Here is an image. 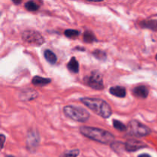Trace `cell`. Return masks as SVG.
I'll return each mask as SVG.
<instances>
[{
  "label": "cell",
  "instance_id": "cell-2",
  "mask_svg": "<svg viewBox=\"0 0 157 157\" xmlns=\"http://www.w3.org/2000/svg\"><path fill=\"white\" fill-rule=\"evenodd\" d=\"M81 102L94 113L104 119H107L112 115V109L108 103L101 98H82Z\"/></svg>",
  "mask_w": 157,
  "mask_h": 157
},
{
  "label": "cell",
  "instance_id": "cell-17",
  "mask_svg": "<svg viewBox=\"0 0 157 157\" xmlns=\"http://www.w3.org/2000/svg\"><path fill=\"white\" fill-rule=\"evenodd\" d=\"M92 55L95 58H97L98 60H100V61H104L107 59V54L104 51L101 50V49H96V50L92 52Z\"/></svg>",
  "mask_w": 157,
  "mask_h": 157
},
{
  "label": "cell",
  "instance_id": "cell-12",
  "mask_svg": "<svg viewBox=\"0 0 157 157\" xmlns=\"http://www.w3.org/2000/svg\"><path fill=\"white\" fill-rule=\"evenodd\" d=\"M140 26L143 29H150L152 31H157V19L143 20L140 22Z\"/></svg>",
  "mask_w": 157,
  "mask_h": 157
},
{
  "label": "cell",
  "instance_id": "cell-27",
  "mask_svg": "<svg viewBox=\"0 0 157 157\" xmlns=\"http://www.w3.org/2000/svg\"><path fill=\"white\" fill-rule=\"evenodd\" d=\"M156 59L157 60V54H156Z\"/></svg>",
  "mask_w": 157,
  "mask_h": 157
},
{
  "label": "cell",
  "instance_id": "cell-18",
  "mask_svg": "<svg viewBox=\"0 0 157 157\" xmlns=\"http://www.w3.org/2000/svg\"><path fill=\"white\" fill-rule=\"evenodd\" d=\"M25 8L29 12H36L39 9L40 6L34 1H28L25 3Z\"/></svg>",
  "mask_w": 157,
  "mask_h": 157
},
{
  "label": "cell",
  "instance_id": "cell-22",
  "mask_svg": "<svg viewBox=\"0 0 157 157\" xmlns=\"http://www.w3.org/2000/svg\"><path fill=\"white\" fill-rule=\"evenodd\" d=\"M0 138H1V141H2V146H1V148L2 150L4 148V144H5V141H6V136H4V134H1L0 135Z\"/></svg>",
  "mask_w": 157,
  "mask_h": 157
},
{
  "label": "cell",
  "instance_id": "cell-20",
  "mask_svg": "<svg viewBox=\"0 0 157 157\" xmlns=\"http://www.w3.org/2000/svg\"><path fill=\"white\" fill-rule=\"evenodd\" d=\"M113 126L116 130L119 131H127V126L118 120H113Z\"/></svg>",
  "mask_w": 157,
  "mask_h": 157
},
{
  "label": "cell",
  "instance_id": "cell-4",
  "mask_svg": "<svg viewBox=\"0 0 157 157\" xmlns=\"http://www.w3.org/2000/svg\"><path fill=\"white\" fill-rule=\"evenodd\" d=\"M127 135L135 137L147 136L151 133L150 127L136 120H132L127 126Z\"/></svg>",
  "mask_w": 157,
  "mask_h": 157
},
{
  "label": "cell",
  "instance_id": "cell-10",
  "mask_svg": "<svg viewBox=\"0 0 157 157\" xmlns=\"http://www.w3.org/2000/svg\"><path fill=\"white\" fill-rule=\"evenodd\" d=\"M133 94L137 98L146 99L149 95V89L145 85H139L133 89Z\"/></svg>",
  "mask_w": 157,
  "mask_h": 157
},
{
  "label": "cell",
  "instance_id": "cell-15",
  "mask_svg": "<svg viewBox=\"0 0 157 157\" xmlns=\"http://www.w3.org/2000/svg\"><path fill=\"white\" fill-rule=\"evenodd\" d=\"M44 57L46 61L51 64H55L58 60L56 55L50 49H46L44 51Z\"/></svg>",
  "mask_w": 157,
  "mask_h": 157
},
{
  "label": "cell",
  "instance_id": "cell-25",
  "mask_svg": "<svg viewBox=\"0 0 157 157\" xmlns=\"http://www.w3.org/2000/svg\"><path fill=\"white\" fill-rule=\"evenodd\" d=\"M13 2L15 3V4H19V3L21 2V1H18V2H15V1H13Z\"/></svg>",
  "mask_w": 157,
  "mask_h": 157
},
{
  "label": "cell",
  "instance_id": "cell-14",
  "mask_svg": "<svg viewBox=\"0 0 157 157\" xmlns=\"http://www.w3.org/2000/svg\"><path fill=\"white\" fill-rule=\"evenodd\" d=\"M67 67L71 73L78 74L79 72V63L75 57H72L67 63Z\"/></svg>",
  "mask_w": 157,
  "mask_h": 157
},
{
  "label": "cell",
  "instance_id": "cell-19",
  "mask_svg": "<svg viewBox=\"0 0 157 157\" xmlns=\"http://www.w3.org/2000/svg\"><path fill=\"white\" fill-rule=\"evenodd\" d=\"M64 35H65L67 38H77L80 35V32L76 29H67V30L64 31Z\"/></svg>",
  "mask_w": 157,
  "mask_h": 157
},
{
  "label": "cell",
  "instance_id": "cell-6",
  "mask_svg": "<svg viewBox=\"0 0 157 157\" xmlns=\"http://www.w3.org/2000/svg\"><path fill=\"white\" fill-rule=\"evenodd\" d=\"M21 38L25 43L34 46H41L44 43V38L35 30H25L21 33Z\"/></svg>",
  "mask_w": 157,
  "mask_h": 157
},
{
  "label": "cell",
  "instance_id": "cell-16",
  "mask_svg": "<svg viewBox=\"0 0 157 157\" xmlns=\"http://www.w3.org/2000/svg\"><path fill=\"white\" fill-rule=\"evenodd\" d=\"M83 40L85 43H87V44H90V43H93L94 41H97L96 36L94 35V34L93 33V32L91 31H85L84 32V35H83Z\"/></svg>",
  "mask_w": 157,
  "mask_h": 157
},
{
  "label": "cell",
  "instance_id": "cell-9",
  "mask_svg": "<svg viewBox=\"0 0 157 157\" xmlns=\"http://www.w3.org/2000/svg\"><path fill=\"white\" fill-rule=\"evenodd\" d=\"M38 96V92L32 88L25 89V90H21L19 93V98L25 101H31V100H34L35 98H37Z\"/></svg>",
  "mask_w": 157,
  "mask_h": 157
},
{
  "label": "cell",
  "instance_id": "cell-5",
  "mask_svg": "<svg viewBox=\"0 0 157 157\" xmlns=\"http://www.w3.org/2000/svg\"><path fill=\"white\" fill-rule=\"evenodd\" d=\"M84 81L88 87L94 90H101L104 87L103 75L99 71L94 70L90 72V75L84 77Z\"/></svg>",
  "mask_w": 157,
  "mask_h": 157
},
{
  "label": "cell",
  "instance_id": "cell-3",
  "mask_svg": "<svg viewBox=\"0 0 157 157\" xmlns=\"http://www.w3.org/2000/svg\"><path fill=\"white\" fill-rule=\"evenodd\" d=\"M63 113L67 118L77 122L85 123L90 119V113L85 109L77 106H65L63 108Z\"/></svg>",
  "mask_w": 157,
  "mask_h": 157
},
{
  "label": "cell",
  "instance_id": "cell-7",
  "mask_svg": "<svg viewBox=\"0 0 157 157\" xmlns=\"http://www.w3.org/2000/svg\"><path fill=\"white\" fill-rule=\"evenodd\" d=\"M40 142L39 134L37 130H30L26 137V147L30 152H35Z\"/></svg>",
  "mask_w": 157,
  "mask_h": 157
},
{
  "label": "cell",
  "instance_id": "cell-1",
  "mask_svg": "<svg viewBox=\"0 0 157 157\" xmlns=\"http://www.w3.org/2000/svg\"><path fill=\"white\" fill-rule=\"evenodd\" d=\"M79 131L85 137L101 144H111L114 142V136L107 130L96 127L82 126L79 128Z\"/></svg>",
  "mask_w": 157,
  "mask_h": 157
},
{
  "label": "cell",
  "instance_id": "cell-24",
  "mask_svg": "<svg viewBox=\"0 0 157 157\" xmlns=\"http://www.w3.org/2000/svg\"><path fill=\"white\" fill-rule=\"evenodd\" d=\"M138 157H151V156L149 154H147V153H143V154L139 155Z\"/></svg>",
  "mask_w": 157,
  "mask_h": 157
},
{
  "label": "cell",
  "instance_id": "cell-13",
  "mask_svg": "<svg viewBox=\"0 0 157 157\" xmlns=\"http://www.w3.org/2000/svg\"><path fill=\"white\" fill-rule=\"evenodd\" d=\"M51 81H52V79L50 78H42L41 76H35L32 80V84L37 87H44L51 83Z\"/></svg>",
  "mask_w": 157,
  "mask_h": 157
},
{
  "label": "cell",
  "instance_id": "cell-8",
  "mask_svg": "<svg viewBox=\"0 0 157 157\" xmlns=\"http://www.w3.org/2000/svg\"><path fill=\"white\" fill-rule=\"evenodd\" d=\"M124 146H125V150L127 152H136L137 150H141V149H144L147 147V145L143 141L131 139L128 140L126 143H124Z\"/></svg>",
  "mask_w": 157,
  "mask_h": 157
},
{
  "label": "cell",
  "instance_id": "cell-11",
  "mask_svg": "<svg viewBox=\"0 0 157 157\" xmlns=\"http://www.w3.org/2000/svg\"><path fill=\"white\" fill-rule=\"evenodd\" d=\"M109 92L113 96L117 97V98H125L126 95H127L126 88L124 87H122V86H115V87H110Z\"/></svg>",
  "mask_w": 157,
  "mask_h": 157
},
{
  "label": "cell",
  "instance_id": "cell-26",
  "mask_svg": "<svg viewBox=\"0 0 157 157\" xmlns=\"http://www.w3.org/2000/svg\"><path fill=\"white\" fill-rule=\"evenodd\" d=\"M6 157H15V156H12V155H6Z\"/></svg>",
  "mask_w": 157,
  "mask_h": 157
},
{
  "label": "cell",
  "instance_id": "cell-23",
  "mask_svg": "<svg viewBox=\"0 0 157 157\" xmlns=\"http://www.w3.org/2000/svg\"><path fill=\"white\" fill-rule=\"evenodd\" d=\"M75 50L81 51V52H84V51H85V48H84V47H76V48H75Z\"/></svg>",
  "mask_w": 157,
  "mask_h": 157
},
{
  "label": "cell",
  "instance_id": "cell-21",
  "mask_svg": "<svg viewBox=\"0 0 157 157\" xmlns=\"http://www.w3.org/2000/svg\"><path fill=\"white\" fill-rule=\"evenodd\" d=\"M79 154L80 150L78 149H75V150H67L64 153H63L60 157H78Z\"/></svg>",
  "mask_w": 157,
  "mask_h": 157
}]
</instances>
